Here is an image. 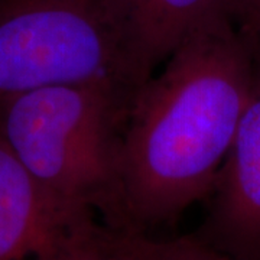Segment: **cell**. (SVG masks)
Returning a JSON list of instances; mask_svg holds the SVG:
<instances>
[{
    "label": "cell",
    "mask_w": 260,
    "mask_h": 260,
    "mask_svg": "<svg viewBox=\"0 0 260 260\" xmlns=\"http://www.w3.org/2000/svg\"><path fill=\"white\" fill-rule=\"evenodd\" d=\"M250 84L247 37L225 8L214 10L132 99L113 230L145 233L210 197Z\"/></svg>",
    "instance_id": "1"
},
{
    "label": "cell",
    "mask_w": 260,
    "mask_h": 260,
    "mask_svg": "<svg viewBox=\"0 0 260 260\" xmlns=\"http://www.w3.org/2000/svg\"><path fill=\"white\" fill-rule=\"evenodd\" d=\"M130 90L109 81L32 90L0 103V135L45 192L114 227Z\"/></svg>",
    "instance_id": "2"
},
{
    "label": "cell",
    "mask_w": 260,
    "mask_h": 260,
    "mask_svg": "<svg viewBox=\"0 0 260 260\" xmlns=\"http://www.w3.org/2000/svg\"><path fill=\"white\" fill-rule=\"evenodd\" d=\"M146 73L117 0H0V103L32 90Z\"/></svg>",
    "instance_id": "3"
},
{
    "label": "cell",
    "mask_w": 260,
    "mask_h": 260,
    "mask_svg": "<svg viewBox=\"0 0 260 260\" xmlns=\"http://www.w3.org/2000/svg\"><path fill=\"white\" fill-rule=\"evenodd\" d=\"M243 32L251 56L249 100L195 237L234 260H260V37Z\"/></svg>",
    "instance_id": "4"
},
{
    "label": "cell",
    "mask_w": 260,
    "mask_h": 260,
    "mask_svg": "<svg viewBox=\"0 0 260 260\" xmlns=\"http://www.w3.org/2000/svg\"><path fill=\"white\" fill-rule=\"evenodd\" d=\"M104 227L54 201L0 135V260H73Z\"/></svg>",
    "instance_id": "5"
},
{
    "label": "cell",
    "mask_w": 260,
    "mask_h": 260,
    "mask_svg": "<svg viewBox=\"0 0 260 260\" xmlns=\"http://www.w3.org/2000/svg\"><path fill=\"white\" fill-rule=\"evenodd\" d=\"M130 38L149 75L188 34L225 0H117Z\"/></svg>",
    "instance_id": "6"
},
{
    "label": "cell",
    "mask_w": 260,
    "mask_h": 260,
    "mask_svg": "<svg viewBox=\"0 0 260 260\" xmlns=\"http://www.w3.org/2000/svg\"><path fill=\"white\" fill-rule=\"evenodd\" d=\"M114 247L129 260H234L197 237L153 240L145 233L110 229Z\"/></svg>",
    "instance_id": "7"
},
{
    "label": "cell",
    "mask_w": 260,
    "mask_h": 260,
    "mask_svg": "<svg viewBox=\"0 0 260 260\" xmlns=\"http://www.w3.org/2000/svg\"><path fill=\"white\" fill-rule=\"evenodd\" d=\"M225 10L237 28L260 37V0H225Z\"/></svg>",
    "instance_id": "8"
},
{
    "label": "cell",
    "mask_w": 260,
    "mask_h": 260,
    "mask_svg": "<svg viewBox=\"0 0 260 260\" xmlns=\"http://www.w3.org/2000/svg\"><path fill=\"white\" fill-rule=\"evenodd\" d=\"M73 260H129L114 247L110 236V229L106 225L99 239L87 249L78 253Z\"/></svg>",
    "instance_id": "9"
}]
</instances>
